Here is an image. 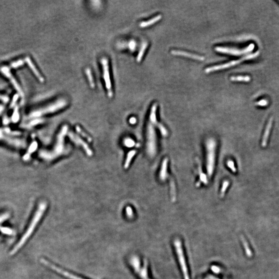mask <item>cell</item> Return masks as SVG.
Masks as SVG:
<instances>
[{
    "label": "cell",
    "instance_id": "e0dca14e",
    "mask_svg": "<svg viewBox=\"0 0 279 279\" xmlns=\"http://www.w3.org/2000/svg\"><path fill=\"white\" fill-rule=\"evenodd\" d=\"M162 18V16L161 15H159L155 17L154 18L151 19L147 21H144L142 22L140 24V27L142 28L144 27H149V26L154 24V23L157 22L158 21H159Z\"/></svg>",
    "mask_w": 279,
    "mask_h": 279
},
{
    "label": "cell",
    "instance_id": "ffe728a7",
    "mask_svg": "<svg viewBox=\"0 0 279 279\" xmlns=\"http://www.w3.org/2000/svg\"><path fill=\"white\" fill-rule=\"evenodd\" d=\"M85 73L87 74V78H88V81L90 82V86H91L92 88H94L95 87V83H94V79H93L91 70L89 68L86 69Z\"/></svg>",
    "mask_w": 279,
    "mask_h": 279
},
{
    "label": "cell",
    "instance_id": "6da1fadb",
    "mask_svg": "<svg viewBox=\"0 0 279 279\" xmlns=\"http://www.w3.org/2000/svg\"><path fill=\"white\" fill-rule=\"evenodd\" d=\"M47 207V204L46 202H40L36 212L35 213L34 216L30 223V226L26 231V233H24L22 237L21 238L19 242H18V243L13 248V249L11 251L10 254L11 255H14L24 245V243H26L28 238L30 237L32 234L33 233L34 230L40 221V219L43 216V213L46 210Z\"/></svg>",
    "mask_w": 279,
    "mask_h": 279
},
{
    "label": "cell",
    "instance_id": "5b68a950",
    "mask_svg": "<svg viewBox=\"0 0 279 279\" xmlns=\"http://www.w3.org/2000/svg\"><path fill=\"white\" fill-rule=\"evenodd\" d=\"M156 135L154 125L149 122L147 127V152L149 156L152 157L156 153Z\"/></svg>",
    "mask_w": 279,
    "mask_h": 279
},
{
    "label": "cell",
    "instance_id": "ba28073f",
    "mask_svg": "<svg viewBox=\"0 0 279 279\" xmlns=\"http://www.w3.org/2000/svg\"><path fill=\"white\" fill-rule=\"evenodd\" d=\"M101 63L103 69V79L105 81V85L107 91V95L110 98H112L113 97V91L109 71L108 60L106 57H102L101 60Z\"/></svg>",
    "mask_w": 279,
    "mask_h": 279
},
{
    "label": "cell",
    "instance_id": "484cf974",
    "mask_svg": "<svg viewBox=\"0 0 279 279\" xmlns=\"http://www.w3.org/2000/svg\"><path fill=\"white\" fill-rule=\"evenodd\" d=\"M124 143H125V145L127 147H131L134 146L135 143H134V141L132 140V139H125V140L124 141Z\"/></svg>",
    "mask_w": 279,
    "mask_h": 279
},
{
    "label": "cell",
    "instance_id": "2e32d148",
    "mask_svg": "<svg viewBox=\"0 0 279 279\" xmlns=\"http://www.w3.org/2000/svg\"><path fill=\"white\" fill-rule=\"evenodd\" d=\"M167 159H165L163 161L161 166V170L160 171L159 177L161 181H164L167 176Z\"/></svg>",
    "mask_w": 279,
    "mask_h": 279
},
{
    "label": "cell",
    "instance_id": "f546056e",
    "mask_svg": "<svg viewBox=\"0 0 279 279\" xmlns=\"http://www.w3.org/2000/svg\"><path fill=\"white\" fill-rule=\"evenodd\" d=\"M228 185H229V182H228V181H226L223 182L221 191V194H222V196L223 195H224V193L226 192V189H227V188L228 187Z\"/></svg>",
    "mask_w": 279,
    "mask_h": 279
},
{
    "label": "cell",
    "instance_id": "cb8c5ba5",
    "mask_svg": "<svg viewBox=\"0 0 279 279\" xmlns=\"http://www.w3.org/2000/svg\"><path fill=\"white\" fill-rule=\"evenodd\" d=\"M0 231L2 233L8 235H12L14 234V231L12 229L6 227H0Z\"/></svg>",
    "mask_w": 279,
    "mask_h": 279
},
{
    "label": "cell",
    "instance_id": "7c38bea8",
    "mask_svg": "<svg viewBox=\"0 0 279 279\" xmlns=\"http://www.w3.org/2000/svg\"><path fill=\"white\" fill-rule=\"evenodd\" d=\"M0 71L6 78H7L10 81L11 83L12 84V85L13 86V87L15 88V90H16L18 94L21 96V97H23L24 95V93L23 92L21 88V87L20 86L19 84L18 83V81L16 80V78L14 77L12 73H11V70L9 69V67L7 66H4L3 67H1L0 68Z\"/></svg>",
    "mask_w": 279,
    "mask_h": 279
},
{
    "label": "cell",
    "instance_id": "277c9868",
    "mask_svg": "<svg viewBox=\"0 0 279 279\" xmlns=\"http://www.w3.org/2000/svg\"><path fill=\"white\" fill-rule=\"evenodd\" d=\"M66 105L67 102L65 100L62 99L57 100V102L47 105L46 106L33 111L30 114L29 117L31 118H37L43 116L45 114L52 113L56 112L57 111L60 110L66 106Z\"/></svg>",
    "mask_w": 279,
    "mask_h": 279
},
{
    "label": "cell",
    "instance_id": "e575fe53",
    "mask_svg": "<svg viewBox=\"0 0 279 279\" xmlns=\"http://www.w3.org/2000/svg\"><path fill=\"white\" fill-rule=\"evenodd\" d=\"M4 107L2 106H0V114H1L2 112L3 111Z\"/></svg>",
    "mask_w": 279,
    "mask_h": 279
},
{
    "label": "cell",
    "instance_id": "4316f807",
    "mask_svg": "<svg viewBox=\"0 0 279 279\" xmlns=\"http://www.w3.org/2000/svg\"><path fill=\"white\" fill-rule=\"evenodd\" d=\"M227 164L228 167L232 171V172H236V169L235 167L234 163L232 160H228L227 161Z\"/></svg>",
    "mask_w": 279,
    "mask_h": 279
},
{
    "label": "cell",
    "instance_id": "ac0fdd59",
    "mask_svg": "<svg viewBox=\"0 0 279 279\" xmlns=\"http://www.w3.org/2000/svg\"><path fill=\"white\" fill-rule=\"evenodd\" d=\"M136 154V151L135 150L130 151L128 153L127 158L126 160L125 163V164H124V167L125 169L128 168L129 165H130V163H131V161H132V159L133 158V157H134Z\"/></svg>",
    "mask_w": 279,
    "mask_h": 279
},
{
    "label": "cell",
    "instance_id": "603a6c76",
    "mask_svg": "<svg viewBox=\"0 0 279 279\" xmlns=\"http://www.w3.org/2000/svg\"><path fill=\"white\" fill-rule=\"evenodd\" d=\"M24 63H25L24 60H18L11 63V67L13 68H17L22 66Z\"/></svg>",
    "mask_w": 279,
    "mask_h": 279
},
{
    "label": "cell",
    "instance_id": "83f0119b",
    "mask_svg": "<svg viewBox=\"0 0 279 279\" xmlns=\"http://www.w3.org/2000/svg\"><path fill=\"white\" fill-rule=\"evenodd\" d=\"M19 113H18V108H16L14 111V112H13L12 119L14 122H16L19 120Z\"/></svg>",
    "mask_w": 279,
    "mask_h": 279
},
{
    "label": "cell",
    "instance_id": "8fae6325",
    "mask_svg": "<svg viewBox=\"0 0 279 279\" xmlns=\"http://www.w3.org/2000/svg\"><path fill=\"white\" fill-rule=\"evenodd\" d=\"M41 263H42L45 266H47L51 269L54 270L55 272L59 273L60 275H63V276L65 277L66 278L69 279H85L84 278H81L80 277L77 276L76 275H73L72 273H69L68 272L65 270L62 269L58 267L55 266L45 258H41L40 259Z\"/></svg>",
    "mask_w": 279,
    "mask_h": 279
},
{
    "label": "cell",
    "instance_id": "836d02e7",
    "mask_svg": "<svg viewBox=\"0 0 279 279\" xmlns=\"http://www.w3.org/2000/svg\"><path fill=\"white\" fill-rule=\"evenodd\" d=\"M136 122H137V120H136V118H134V117H132V118H130V120H129V122L132 124H135Z\"/></svg>",
    "mask_w": 279,
    "mask_h": 279
},
{
    "label": "cell",
    "instance_id": "d4e9b609",
    "mask_svg": "<svg viewBox=\"0 0 279 279\" xmlns=\"http://www.w3.org/2000/svg\"><path fill=\"white\" fill-rule=\"evenodd\" d=\"M271 126H272V120L270 121V122H269V124H268V125H267V128H266V132L265 133L264 137V139H263V145H264V144H266V141H267V137H268L269 133V132H270Z\"/></svg>",
    "mask_w": 279,
    "mask_h": 279
},
{
    "label": "cell",
    "instance_id": "3957f363",
    "mask_svg": "<svg viewBox=\"0 0 279 279\" xmlns=\"http://www.w3.org/2000/svg\"><path fill=\"white\" fill-rule=\"evenodd\" d=\"M206 169L209 177L212 176L216 160V150L217 144L213 138L208 139L206 143Z\"/></svg>",
    "mask_w": 279,
    "mask_h": 279
},
{
    "label": "cell",
    "instance_id": "5bb4252c",
    "mask_svg": "<svg viewBox=\"0 0 279 279\" xmlns=\"http://www.w3.org/2000/svg\"><path fill=\"white\" fill-rule=\"evenodd\" d=\"M24 61L38 80L41 82H44V78L42 76V75L40 74L37 68H36V66L35 65L33 61H32L31 58H30L29 57H27L24 59Z\"/></svg>",
    "mask_w": 279,
    "mask_h": 279
},
{
    "label": "cell",
    "instance_id": "9c48e42d",
    "mask_svg": "<svg viewBox=\"0 0 279 279\" xmlns=\"http://www.w3.org/2000/svg\"><path fill=\"white\" fill-rule=\"evenodd\" d=\"M175 247L176 253L177 254L178 258L179 260V264H180L181 268H182L184 278L185 279H189L188 269H187L186 263L185 258L184 257L182 247L181 246V242L179 240H176L175 242Z\"/></svg>",
    "mask_w": 279,
    "mask_h": 279
},
{
    "label": "cell",
    "instance_id": "44dd1931",
    "mask_svg": "<svg viewBox=\"0 0 279 279\" xmlns=\"http://www.w3.org/2000/svg\"><path fill=\"white\" fill-rule=\"evenodd\" d=\"M232 81H242V82H249L250 80V78L249 76H233L230 78Z\"/></svg>",
    "mask_w": 279,
    "mask_h": 279
},
{
    "label": "cell",
    "instance_id": "8992f818",
    "mask_svg": "<svg viewBox=\"0 0 279 279\" xmlns=\"http://www.w3.org/2000/svg\"><path fill=\"white\" fill-rule=\"evenodd\" d=\"M130 263L141 279H151L148 273L147 263L146 261L144 262L143 264L141 265L139 257L133 256L130 258Z\"/></svg>",
    "mask_w": 279,
    "mask_h": 279
},
{
    "label": "cell",
    "instance_id": "1f68e13d",
    "mask_svg": "<svg viewBox=\"0 0 279 279\" xmlns=\"http://www.w3.org/2000/svg\"><path fill=\"white\" fill-rule=\"evenodd\" d=\"M18 98H19V95H17V94L13 96V99H12V103H11V107H12L15 106V103L18 100Z\"/></svg>",
    "mask_w": 279,
    "mask_h": 279
},
{
    "label": "cell",
    "instance_id": "f1b7e54d",
    "mask_svg": "<svg viewBox=\"0 0 279 279\" xmlns=\"http://www.w3.org/2000/svg\"><path fill=\"white\" fill-rule=\"evenodd\" d=\"M9 97L0 93V101L3 102V103H7L9 102Z\"/></svg>",
    "mask_w": 279,
    "mask_h": 279
},
{
    "label": "cell",
    "instance_id": "4fadbf2b",
    "mask_svg": "<svg viewBox=\"0 0 279 279\" xmlns=\"http://www.w3.org/2000/svg\"><path fill=\"white\" fill-rule=\"evenodd\" d=\"M68 136L70 138V140L75 143L77 145H79L81 146L83 148L85 152L87 153V155L89 156H91L93 155V152L91 149H90L89 146L86 143V142H84L83 140L81 139L80 137L77 136V134H75L73 132H70L68 133Z\"/></svg>",
    "mask_w": 279,
    "mask_h": 279
},
{
    "label": "cell",
    "instance_id": "7402d4cb",
    "mask_svg": "<svg viewBox=\"0 0 279 279\" xmlns=\"http://www.w3.org/2000/svg\"><path fill=\"white\" fill-rule=\"evenodd\" d=\"M76 128V131L77 132H78V133H79L81 136L83 137L84 138H85L89 142H91L92 140V138H91L87 134H86V133H85V132L81 129V128L79 126H77Z\"/></svg>",
    "mask_w": 279,
    "mask_h": 279
},
{
    "label": "cell",
    "instance_id": "52a82bcc",
    "mask_svg": "<svg viewBox=\"0 0 279 279\" xmlns=\"http://www.w3.org/2000/svg\"><path fill=\"white\" fill-rule=\"evenodd\" d=\"M258 55V52L252 54L247 55L246 57H242L240 60H235V61H232L228 63H225L223 64L219 65H216V66H212V67H208L207 68H206L205 70V72L206 73H209L211 72H215L217 70H221V69H223L228 68L229 67H232V66H234L238 64L239 63H241L242 62L245 60H249L251 58H254L255 57H257Z\"/></svg>",
    "mask_w": 279,
    "mask_h": 279
},
{
    "label": "cell",
    "instance_id": "d6986e66",
    "mask_svg": "<svg viewBox=\"0 0 279 279\" xmlns=\"http://www.w3.org/2000/svg\"><path fill=\"white\" fill-rule=\"evenodd\" d=\"M147 42H144L142 44L140 50L139 51L137 57V62H140L141 61L142 57H143L144 53L145 52V50H146V48L147 47Z\"/></svg>",
    "mask_w": 279,
    "mask_h": 279
},
{
    "label": "cell",
    "instance_id": "4dcf8cb0",
    "mask_svg": "<svg viewBox=\"0 0 279 279\" xmlns=\"http://www.w3.org/2000/svg\"><path fill=\"white\" fill-rule=\"evenodd\" d=\"M9 214H8V213H5V214L1 216H0V223L2 222L5 220H6V219H7L8 218H9Z\"/></svg>",
    "mask_w": 279,
    "mask_h": 279
},
{
    "label": "cell",
    "instance_id": "30bf717a",
    "mask_svg": "<svg viewBox=\"0 0 279 279\" xmlns=\"http://www.w3.org/2000/svg\"><path fill=\"white\" fill-rule=\"evenodd\" d=\"M254 48V45L253 44H250L249 46L244 49L239 50L234 48H227V47H217L215 48V50L218 52L222 53L228 54L230 55H241L243 54L247 53L252 51Z\"/></svg>",
    "mask_w": 279,
    "mask_h": 279
},
{
    "label": "cell",
    "instance_id": "d6a6232c",
    "mask_svg": "<svg viewBox=\"0 0 279 279\" xmlns=\"http://www.w3.org/2000/svg\"><path fill=\"white\" fill-rule=\"evenodd\" d=\"M126 213H127V215L128 216L132 217V216L133 215V212H132V208L130 207H127L126 208Z\"/></svg>",
    "mask_w": 279,
    "mask_h": 279
},
{
    "label": "cell",
    "instance_id": "9a60e30c",
    "mask_svg": "<svg viewBox=\"0 0 279 279\" xmlns=\"http://www.w3.org/2000/svg\"><path fill=\"white\" fill-rule=\"evenodd\" d=\"M171 53L173 55H180L183 57H188L190 58H193L194 60H198V61H204L205 60L204 57L200 55H196L187 52L185 51H179V50H173L171 51Z\"/></svg>",
    "mask_w": 279,
    "mask_h": 279
},
{
    "label": "cell",
    "instance_id": "7a4b0ae2",
    "mask_svg": "<svg viewBox=\"0 0 279 279\" xmlns=\"http://www.w3.org/2000/svg\"><path fill=\"white\" fill-rule=\"evenodd\" d=\"M68 126H63L57 137V143L52 151H42L39 157L46 160H52L63 154L64 151V137L68 133Z\"/></svg>",
    "mask_w": 279,
    "mask_h": 279
}]
</instances>
